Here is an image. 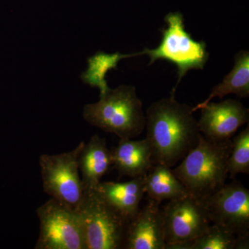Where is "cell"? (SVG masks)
I'll use <instances>...</instances> for the list:
<instances>
[{
  "mask_svg": "<svg viewBox=\"0 0 249 249\" xmlns=\"http://www.w3.org/2000/svg\"><path fill=\"white\" fill-rule=\"evenodd\" d=\"M193 108L178 103L172 93L147 108L145 139L150 143L154 165L173 168L197 145L201 133Z\"/></svg>",
  "mask_w": 249,
  "mask_h": 249,
  "instance_id": "cell-1",
  "label": "cell"
},
{
  "mask_svg": "<svg viewBox=\"0 0 249 249\" xmlns=\"http://www.w3.org/2000/svg\"><path fill=\"white\" fill-rule=\"evenodd\" d=\"M232 145L231 139L216 142L200 134L197 145L172 169L173 173L191 196L204 199L225 184Z\"/></svg>",
  "mask_w": 249,
  "mask_h": 249,
  "instance_id": "cell-2",
  "label": "cell"
},
{
  "mask_svg": "<svg viewBox=\"0 0 249 249\" xmlns=\"http://www.w3.org/2000/svg\"><path fill=\"white\" fill-rule=\"evenodd\" d=\"M83 118L91 125L121 139L138 137L145 126L142 101L133 85H120L100 95L97 103L85 106Z\"/></svg>",
  "mask_w": 249,
  "mask_h": 249,
  "instance_id": "cell-3",
  "label": "cell"
},
{
  "mask_svg": "<svg viewBox=\"0 0 249 249\" xmlns=\"http://www.w3.org/2000/svg\"><path fill=\"white\" fill-rule=\"evenodd\" d=\"M167 27L160 29L161 41L157 48L145 47L142 55H148L149 65L157 60H168L178 68V81L172 94H175L180 82L190 70H202L209 59L204 41H196L185 29L184 18L179 12L169 13L164 18Z\"/></svg>",
  "mask_w": 249,
  "mask_h": 249,
  "instance_id": "cell-4",
  "label": "cell"
},
{
  "mask_svg": "<svg viewBox=\"0 0 249 249\" xmlns=\"http://www.w3.org/2000/svg\"><path fill=\"white\" fill-rule=\"evenodd\" d=\"M76 209L83 227L85 249H124L129 222L96 189L84 190Z\"/></svg>",
  "mask_w": 249,
  "mask_h": 249,
  "instance_id": "cell-5",
  "label": "cell"
},
{
  "mask_svg": "<svg viewBox=\"0 0 249 249\" xmlns=\"http://www.w3.org/2000/svg\"><path fill=\"white\" fill-rule=\"evenodd\" d=\"M36 213L40 233L36 249H85L83 227L76 209L52 197Z\"/></svg>",
  "mask_w": 249,
  "mask_h": 249,
  "instance_id": "cell-6",
  "label": "cell"
},
{
  "mask_svg": "<svg viewBox=\"0 0 249 249\" xmlns=\"http://www.w3.org/2000/svg\"><path fill=\"white\" fill-rule=\"evenodd\" d=\"M85 142L58 155H42L39 159L44 191L52 197L76 209L84 188L80 178L78 158Z\"/></svg>",
  "mask_w": 249,
  "mask_h": 249,
  "instance_id": "cell-7",
  "label": "cell"
},
{
  "mask_svg": "<svg viewBox=\"0 0 249 249\" xmlns=\"http://www.w3.org/2000/svg\"><path fill=\"white\" fill-rule=\"evenodd\" d=\"M211 223L237 237H249V190L233 180L201 199Z\"/></svg>",
  "mask_w": 249,
  "mask_h": 249,
  "instance_id": "cell-8",
  "label": "cell"
},
{
  "mask_svg": "<svg viewBox=\"0 0 249 249\" xmlns=\"http://www.w3.org/2000/svg\"><path fill=\"white\" fill-rule=\"evenodd\" d=\"M162 211L165 246L196 240L211 226L202 200L191 196L168 201Z\"/></svg>",
  "mask_w": 249,
  "mask_h": 249,
  "instance_id": "cell-9",
  "label": "cell"
},
{
  "mask_svg": "<svg viewBox=\"0 0 249 249\" xmlns=\"http://www.w3.org/2000/svg\"><path fill=\"white\" fill-rule=\"evenodd\" d=\"M200 109L198 127L200 133L209 140L231 139L241 126L249 123L248 108L237 100L229 98L217 103L210 102Z\"/></svg>",
  "mask_w": 249,
  "mask_h": 249,
  "instance_id": "cell-10",
  "label": "cell"
},
{
  "mask_svg": "<svg viewBox=\"0 0 249 249\" xmlns=\"http://www.w3.org/2000/svg\"><path fill=\"white\" fill-rule=\"evenodd\" d=\"M163 215L160 204L150 200L129 223L124 249H165Z\"/></svg>",
  "mask_w": 249,
  "mask_h": 249,
  "instance_id": "cell-11",
  "label": "cell"
},
{
  "mask_svg": "<svg viewBox=\"0 0 249 249\" xmlns=\"http://www.w3.org/2000/svg\"><path fill=\"white\" fill-rule=\"evenodd\" d=\"M111 162L121 177L145 176L153 167L151 148L146 139H121L111 150Z\"/></svg>",
  "mask_w": 249,
  "mask_h": 249,
  "instance_id": "cell-12",
  "label": "cell"
},
{
  "mask_svg": "<svg viewBox=\"0 0 249 249\" xmlns=\"http://www.w3.org/2000/svg\"><path fill=\"white\" fill-rule=\"evenodd\" d=\"M145 176L124 183L101 181L95 189L113 209L130 222L138 213L145 195Z\"/></svg>",
  "mask_w": 249,
  "mask_h": 249,
  "instance_id": "cell-13",
  "label": "cell"
},
{
  "mask_svg": "<svg viewBox=\"0 0 249 249\" xmlns=\"http://www.w3.org/2000/svg\"><path fill=\"white\" fill-rule=\"evenodd\" d=\"M111 150L106 139L93 135L85 143L78 158V166L84 190L95 189L111 165Z\"/></svg>",
  "mask_w": 249,
  "mask_h": 249,
  "instance_id": "cell-14",
  "label": "cell"
},
{
  "mask_svg": "<svg viewBox=\"0 0 249 249\" xmlns=\"http://www.w3.org/2000/svg\"><path fill=\"white\" fill-rule=\"evenodd\" d=\"M144 191L150 200L160 204L191 196L171 168L160 164L154 165L145 175Z\"/></svg>",
  "mask_w": 249,
  "mask_h": 249,
  "instance_id": "cell-15",
  "label": "cell"
},
{
  "mask_svg": "<svg viewBox=\"0 0 249 249\" xmlns=\"http://www.w3.org/2000/svg\"><path fill=\"white\" fill-rule=\"evenodd\" d=\"M235 63L230 73L224 76L222 83L213 88L204 101L193 107V112L211 102L214 98H222L228 94L237 95L240 98L249 96V52L240 51L235 55Z\"/></svg>",
  "mask_w": 249,
  "mask_h": 249,
  "instance_id": "cell-16",
  "label": "cell"
},
{
  "mask_svg": "<svg viewBox=\"0 0 249 249\" xmlns=\"http://www.w3.org/2000/svg\"><path fill=\"white\" fill-rule=\"evenodd\" d=\"M140 55H142L141 52L130 54H122L119 52L109 54L99 51L88 58V70L82 73L80 78L85 84L89 85L91 88H98L100 95L104 94L110 89L106 80L107 72L116 70L118 64L123 59Z\"/></svg>",
  "mask_w": 249,
  "mask_h": 249,
  "instance_id": "cell-17",
  "label": "cell"
},
{
  "mask_svg": "<svg viewBox=\"0 0 249 249\" xmlns=\"http://www.w3.org/2000/svg\"><path fill=\"white\" fill-rule=\"evenodd\" d=\"M232 142L228 172L229 178L234 179L239 174H249V126L234 137Z\"/></svg>",
  "mask_w": 249,
  "mask_h": 249,
  "instance_id": "cell-18",
  "label": "cell"
},
{
  "mask_svg": "<svg viewBox=\"0 0 249 249\" xmlns=\"http://www.w3.org/2000/svg\"><path fill=\"white\" fill-rule=\"evenodd\" d=\"M236 247L235 235L213 224L204 234L192 241L191 249H236Z\"/></svg>",
  "mask_w": 249,
  "mask_h": 249,
  "instance_id": "cell-19",
  "label": "cell"
}]
</instances>
